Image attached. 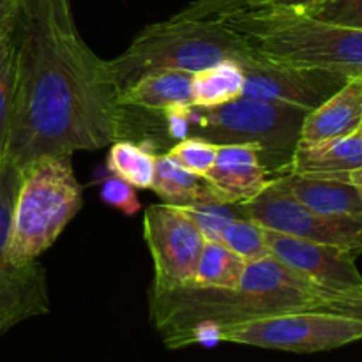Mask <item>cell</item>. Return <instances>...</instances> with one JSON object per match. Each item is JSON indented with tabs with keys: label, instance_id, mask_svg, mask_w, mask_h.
Masks as SVG:
<instances>
[{
	"label": "cell",
	"instance_id": "1",
	"mask_svg": "<svg viewBox=\"0 0 362 362\" xmlns=\"http://www.w3.org/2000/svg\"><path fill=\"white\" fill-rule=\"evenodd\" d=\"M11 37L16 90L6 154L20 168L127 136L119 85L81 39L71 0H21Z\"/></svg>",
	"mask_w": 362,
	"mask_h": 362
},
{
	"label": "cell",
	"instance_id": "2",
	"mask_svg": "<svg viewBox=\"0 0 362 362\" xmlns=\"http://www.w3.org/2000/svg\"><path fill=\"white\" fill-rule=\"evenodd\" d=\"M325 310L362 317V300L320 288L272 255L246 264L233 288L154 286L148 318L166 349L219 343L223 331L288 311Z\"/></svg>",
	"mask_w": 362,
	"mask_h": 362
},
{
	"label": "cell",
	"instance_id": "3",
	"mask_svg": "<svg viewBox=\"0 0 362 362\" xmlns=\"http://www.w3.org/2000/svg\"><path fill=\"white\" fill-rule=\"evenodd\" d=\"M221 20L262 59L362 76V30L322 23L303 9L274 6L237 11Z\"/></svg>",
	"mask_w": 362,
	"mask_h": 362
},
{
	"label": "cell",
	"instance_id": "4",
	"mask_svg": "<svg viewBox=\"0 0 362 362\" xmlns=\"http://www.w3.org/2000/svg\"><path fill=\"white\" fill-rule=\"evenodd\" d=\"M253 55L244 39L221 18L168 20L141 28L131 45L106 60L120 92L138 78L158 71L197 73L209 66L233 60L243 64Z\"/></svg>",
	"mask_w": 362,
	"mask_h": 362
},
{
	"label": "cell",
	"instance_id": "5",
	"mask_svg": "<svg viewBox=\"0 0 362 362\" xmlns=\"http://www.w3.org/2000/svg\"><path fill=\"white\" fill-rule=\"evenodd\" d=\"M81 207L83 187L74 177L71 156H42L25 165L11 219L9 260H37Z\"/></svg>",
	"mask_w": 362,
	"mask_h": 362
},
{
	"label": "cell",
	"instance_id": "6",
	"mask_svg": "<svg viewBox=\"0 0 362 362\" xmlns=\"http://www.w3.org/2000/svg\"><path fill=\"white\" fill-rule=\"evenodd\" d=\"M304 117L303 110L237 98L214 108L191 106V134L218 145H250L269 175H281L299 141Z\"/></svg>",
	"mask_w": 362,
	"mask_h": 362
},
{
	"label": "cell",
	"instance_id": "7",
	"mask_svg": "<svg viewBox=\"0 0 362 362\" xmlns=\"http://www.w3.org/2000/svg\"><path fill=\"white\" fill-rule=\"evenodd\" d=\"M362 338V317L325 310L288 311L258 318L221 332L219 343L258 346L293 354L341 349Z\"/></svg>",
	"mask_w": 362,
	"mask_h": 362
},
{
	"label": "cell",
	"instance_id": "8",
	"mask_svg": "<svg viewBox=\"0 0 362 362\" xmlns=\"http://www.w3.org/2000/svg\"><path fill=\"white\" fill-rule=\"evenodd\" d=\"M21 168L4 154L0 158V334L52 310L46 271L37 260L14 264L7 257L14 200Z\"/></svg>",
	"mask_w": 362,
	"mask_h": 362
},
{
	"label": "cell",
	"instance_id": "9",
	"mask_svg": "<svg viewBox=\"0 0 362 362\" xmlns=\"http://www.w3.org/2000/svg\"><path fill=\"white\" fill-rule=\"evenodd\" d=\"M239 205L244 216L262 228L356 255L362 250V218L318 214L272 184L257 198Z\"/></svg>",
	"mask_w": 362,
	"mask_h": 362
},
{
	"label": "cell",
	"instance_id": "10",
	"mask_svg": "<svg viewBox=\"0 0 362 362\" xmlns=\"http://www.w3.org/2000/svg\"><path fill=\"white\" fill-rule=\"evenodd\" d=\"M244 74L240 98L260 99L272 105L311 112L350 80L349 74L320 67L276 64L258 55L239 64Z\"/></svg>",
	"mask_w": 362,
	"mask_h": 362
},
{
	"label": "cell",
	"instance_id": "11",
	"mask_svg": "<svg viewBox=\"0 0 362 362\" xmlns=\"http://www.w3.org/2000/svg\"><path fill=\"white\" fill-rule=\"evenodd\" d=\"M144 237L154 264V286L189 285L205 239L189 216L168 204L151 205L144 216Z\"/></svg>",
	"mask_w": 362,
	"mask_h": 362
},
{
	"label": "cell",
	"instance_id": "12",
	"mask_svg": "<svg viewBox=\"0 0 362 362\" xmlns=\"http://www.w3.org/2000/svg\"><path fill=\"white\" fill-rule=\"evenodd\" d=\"M264 235L269 253L297 274L327 292L362 300V276L356 265L359 255L267 228H264Z\"/></svg>",
	"mask_w": 362,
	"mask_h": 362
},
{
	"label": "cell",
	"instance_id": "13",
	"mask_svg": "<svg viewBox=\"0 0 362 362\" xmlns=\"http://www.w3.org/2000/svg\"><path fill=\"white\" fill-rule=\"evenodd\" d=\"M285 173L338 180L362 187V127L329 140H299Z\"/></svg>",
	"mask_w": 362,
	"mask_h": 362
},
{
	"label": "cell",
	"instance_id": "14",
	"mask_svg": "<svg viewBox=\"0 0 362 362\" xmlns=\"http://www.w3.org/2000/svg\"><path fill=\"white\" fill-rule=\"evenodd\" d=\"M226 204H244L267 189L271 177L250 145H219L216 161L204 177Z\"/></svg>",
	"mask_w": 362,
	"mask_h": 362
},
{
	"label": "cell",
	"instance_id": "15",
	"mask_svg": "<svg viewBox=\"0 0 362 362\" xmlns=\"http://www.w3.org/2000/svg\"><path fill=\"white\" fill-rule=\"evenodd\" d=\"M271 184L318 214L362 218V187L359 186L296 173L272 177Z\"/></svg>",
	"mask_w": 362,
	"mask_h": 362
},
{
	"label": "cell",
	"instance_id": "16",
	"mask_svg": "<svg viewBox=\"0 0 362 362\" xmlns=\"http://www.w3.org/2000/svg\"><path fill=\"white\" fill-rule=\"evenodd\" d=\"M357 127H362V76L350 78L331 98L306 113L299 140L317 141L345 136Z\"/></svg>",
	"mask_w": 362,
	"mask_h": 362
},
{
	"label": "cell",
	"instance_id": "17",
	"mask_svg": "<svg viewBox=\"0 0 362 362\" xmlns=\"http://www.w3.org/2000/svg\"><path fill=\"white\" fill-rule=\"evenodd\" d=\"M120 105L151 113H161L173 106L193 105L191 73L158 71L145 74L120 92Z\"/></svg>",
	"mask_w": 362,
	"mask_h": 362
},
{
	"label": "cell",
	"instance_id": "18",
	"mask_svg": "<svg viewBox=\"0 0 362 362\" xmlns=\"http://www.w3.org/2000/svg\"><path fill=\"white\" fill-rule=\"evenodd\" d=\"M151 189L163 200V204L184 207L198 202H223L225 198L197 173L180 166L168 154L156 156L154 179Z\"/></svg>",
	"mask_w": 362,
	"mask_h": 362
},
{
	"label": "cell",
	"instance_id": "19",
	"mask_svg": "<svg viewBox=\"0 0 362 362\" xmlns=\"http://www.w3.org/2000/svg\"><path fill=\"white\" fill-rule=\"evenodd\" d=\"M243 85L239 64L223 60L191 74V101L197 108H214L240 98Z\"/></svg>",
	"mask_w": 362,
	"mask_h": 362
},
{
	"label": "cell",
	"instance_id": "20",
	"mask_svg": "<svg viewBox=\"0 0 362 362\" xmlns=\"http://www.w3.org/2000/svg\"><path fill=\"white\" fill-rule=\"evenodd\" d=\"M154 145L145 141L136 144L122 138L110 145L108 156H106V170L112 175L126 180L134 189H151L152 179H154L156 166Z\"/></svg>",
	"mask_w": 362,
	"mask_h": 362
},
{
	"label": "cell",
	"instance_id": "21",
	"mask_svg": "<svg viewBox=\"0 0 362 362\" xmlns=\"http://www.w3.org/2000/svg\"><path fill=\"white\" fill-rule=\"evenodd\" d=\"M246 262L230 251L225 244L205 240L198 258L193 281L194 286H214V288H233L243 276Z\"/></svg>",
	"mask_w": 362,
	"mask_h": 362
},
{
	"label": "cell",
	"instance_id": "22",
	"mask_svg": "<svg viewBox=\"0 0 362 362\" xmlns=\"http://www.w3.org/2000/svg\"><path fill=\"white\" fill-rule=\"evenodd\" d=\"M16 90V60L11 30H0V158L6 154Z\"/></svg>",
	"mask_w": 362,
	"mask_h": 362
},
{
	"label": "cell",
	"instance_id": "23",
	"mask_svg": "<svg viewBox=\"0 0 362 362\" xmlns=\"http://www.w3.org/2000/svg\"><path fill=\"white\" fill-rule=\"evenodd\" d=\"M182 209L191 221L197 225L205 240H221L226 226L237 218H243L239 204H223V202H198V204L184 205Z\"/></svg>",
	"mask_w": 362,
	"mask_h": 362
},
{
	"label": "cell",
	"instance_id": "24",
	"mask_svg": "<svg viewBox=\"0 0 362 362\" xmlns=\"http://www.w3.org/2000/svg\"><path fill=\"white\" fill-rule=\"evenodd\" d=\"M219 243L225 244L235 255H239L246 264L271 255L267 243H265L264 228L246 216L233 219L225 228Z\"/></svg>",
	"mask_w": 362,
	"mask_h": 362
},
{
	"label": "cell",
	"instance_id": "25",
	"mask_svg": "<svg viewBox=\"0 0 362 362\" xmlns=\"http://www.w3.org/2000/svg\"><path fill=\"white\" fill-rule=\"evenodd\" d=\"M218 148L219 145L214 144V141L191 134L184 140L175 141V145L166 154L175 159L180 166L189 170V172L205 177L209 170L212 168V165H214Z\"/></svg>",
	"mask_w": 362,
	"mask_h": 362
},
{
	"label": "cell",
	"instance_id": "26",
	"mask_svg": "<svg viewBox=\"0 0 362 362\" xmlns=\"http://www.w3.org/2000/svg\"><path fill=\"white\" fill-rule=\"evenodd\" d=\"M303 11L322 23L362 30V0H322Z\"/></svg>",
	"mask_w": 362,
	"mask_h": 362
},
{
	"label": "cell",
	"instance_id": "27",
	"mask_svg": "<svg viewBox=\"0 0 362 362\" xmlns=\"http://www.w3.org/2000/svg\"><path fill=\"white\" fill-rule=\"evenodd\" d=\"M265 0H194L187 4L179 13L172 14V20H207V18H223L237 11L253 9L262 6Z\"/></svg>",
	"mask_w": 362,
	"mask_h": 362
},
{
	"label": "cell",
	"instance_id": "28",
	"mask_svg": "<svg viewBox=\"0 0 362 362\" xmlns=\"http://www.w3.org/2000/svg\"><path fill=\"white\" fill-rule=\"evenodd\" d=\"M99 197H101L103 204L117 209L126 216H134L141 209L136 189L115 175H110L103 180Z\"/></svg>",
	"mask_w": 362,
	"mask_h": 362
},
{
	"label": "cell",
	"instance_id": "29",
	"mask_svg": "<svg viewBox=\"0 0 362 362\" xmlns=\"http://www.w3.org/2000/svg\"><path fill=\"white\" fill-rule=\"evenodd\" d=\"M191 106H173V108L165 110V112L158 113L163 120H165L166 136L173 141L184 140V138L191 136Z\"/></svg>",
	"mask_w": 362,
	"mask_h": 362
},
{
	"label": "cell",
	"instance_id": "30",
	"mask_svg": "<svg viewBox=\"0 0 362 362\" xmlns=\"http://www.w3.org/2000/svg\"><path fill=\"white\" fill-rule=\"evenodd\" d=\"M20 6L21 0H0V30H11Z\"/></svg>",
	"mask_w": 362,
	"mask_h": 362
},
{
	"label": "cell",
	"instance_id": "31",
	"mask_svg": "<svg viewBox=\"0 0 362 362\" xmlns=\"http://www.w3.org/2000/svg\"><path fill=\"white\" fill-rule=\"evenodd\" d=\"M322 2V0H265L262 6H274V7H290V9H308V7L315 6V4Z\"/></svg>",
	"mask_w": 362,
	"mask_h": 362
}]
</instances>
